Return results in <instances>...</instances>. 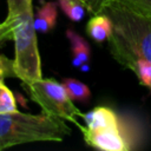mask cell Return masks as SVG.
I'll list each match as a JSON object with an SVG mask.
<instances>
[{
	"instance_id": "5",
	"label": "cell",
	"mask_w": 151,
	"mask_h": 151,
	"mask_svg": "<svg viewBox=\"0 0 151 151\" xmlns=\"http://www.w3.org/2000/svg\"><path fill=\"white\" fill-rule=\"evenodd\" d=\"M84 140L88 146L103 151H130L133 145L132 136L127 132L124 124L119 127L101 130H88L85 126L80 129Z\"/></svg>"
},
{
	"instance_id": "3",
	"label": "cell",
	"mask_w": 151,
	"mask_h": 151,
	"mask_svg": "<svg viewBox=\"0 0 151 151\" xmlns=\"http://www.w3.org/2000/svg\"><path fill=\"white\" fill-rule=\"evenodd\" d=\"M70 134L71 129L64 119L45 112L0 114V150L34 142H63Z\"/></svg>"
},
{
	"instance_id": "16",
	"label": "cell",
	"mask_w": 151,
	"mask_h": 151,
	"mask_svg": "<svg viewBox=\"0 0 151 151\" xmlns=\"http://www.w3.org/2000/svg\"><path fill=\"white\" fill-rule=\"evenodd\" d=\"M7 39H9V38L7 37V34H6V32H5L4 25H2V24H0V44H1V42H4V41H5V40H7Z\"/></svg>"
},
{
	"instance_id": "2",
	"label": "cell",
	"mask_w": 151,
	"mask_h": 151,
	"mask_svg": "<svg viewBox=\"0 0 151 151\" xmlns=\"http://www.w3.org/2000/svg\"><path fill=\"white\" fill-rule=\"evenodd\" d=\"M7 7L2 25L7 37L14 41V77L28 85L42 78L32 0H7Z\"/></svg>"
},
{
	"instance_id": "1",
	"label": "cell",
	"mask_w": 151,
	"mask_h": 151,
	"mask_svg": "<svg viewBox=\"0 0 151 151\" xmlns=\"http://www.w3.org/2000/svg\"><path fill=\"white\" fill-rule=\"evenodd\" d=\"M112 20L107 39L112 58L132 71L139 83L151 91V18L138 14L118 1L104 9Z\"/></svg>"
},
{
	"instance_id": "10",
	"label": "cell",
	"mask_w": 151,
	"mask_h": 151,
	"mask_svg": "<svg viewBox=\"0 0 151 151\" xmlns=\"http://www.w3.org/2000/svg\"><path fill=\"white\" fill-rule=\"evenodd\" d=\"M61 84L64 85L68 97L76 101H88L91 98V91L86 84L74 78H64Z\"/></svg>"
},
{
	"instance_id": "12",
	"label": "cell",
	"mask_w": 151,
	"mask_h": 151,
	"mask_svg": "<svg viewBox=\"0 0 151 151\" xmlns=\"http://www.w3.org/2000/svg\"><path fill=\"white\" fill-rule=\"evenodd\" d=\"M59 6L72 21H80L86 9V7L83 4L74 0H59Z\"/></svg>"
},
{
	"instance_id": "8",
	"label": "cell",
	"mask_w": 151,
	"mask_h": 151,
	"mask_svg": "<svg viewBox=\"0 0 151 151\" xmlns=\"http://www.w3.org/2000/svg\"><path fill=\"white\" fill-rule=\"evenodd\" d=\"M66 37L71 44L72 65L74 67H80L83 64H88L91 57V48L88 42L71 28L66 31Z\"/></svg>"
},
{
	"instance_id": "11",
	"label": "cell",
	"mask_w": 151,
	"mask_h": 151,
	"mask_svg": "<svg viewBox=\"0 0 151 151\" xmlns=\"http://www.w3.org/2000/svg\"><path fill=\"white\" fill-rule=\"evenodd\" d=\"M17 110V99L14 93L5 85L4 81H0V114L12 113Z\"/></svg>"
},
{
	"instance_id": "4",
	"label": "cell",
	"mask_w": 151,
	"mask_h": 151,
	"mask_svg": "<svg viewBox=\"0 0 151 151\" xmlns=\"http://www.w3.org/2000/svg\"><path fill=\"white\" fill-rule=\"evenodd\" d=\"M26 86L31 99L41 107L42 112L68 120L79 129L84 126L78 122V118H83L84 113L73 104L61 83L41 78Z\"/></svg>"
},
{
	"instance_id": "9",
	"label": "cell",
	"mask_w": 151,
	"mask_h": 151,
	"mask_svg": "<svg viewBox=\"0 0 151 151\" xmlns=\"http://www.w3.org/2000/svg\"><path fill=\"white\" fill-rule=\"evenodd\" d=\"M58 18L57 2H44L34 17V27L35 31L41 33H47L52 31L55 26Z\"/></svg>"
},
{
	"instance_id": "7",
	"label": "cell",
	"mask_w": 151,
	"mask_h": 151,
	"mask_svg": "<svg viewBox=\"0 0 151 151\" xmlns=\"http://www.w3.org/2000/svg\"><path fill=\"white\" fill-rule=\"evenodd\" d=\"M112 32V20L106 13L93 14L86 25V33L97 42L107 41Z\"/></svg>"
},
{
	"instance_id": "13",
	"label": "cell",
	"mask_w": 151,
	"mask_h": 151,
	"mask_svg": "<svg viewBox=\"0 0 151 151\" xmlns=\"http://www.w3.org/2000/svg\"><path fill=\"white\" fill-rule=\"evenodd\" d=\"M123 4L131 11L151 18V0H113Z\"/></svg>"
},
{
	"instance_id": "14",
	"label": "cell",
	"mask_w": 151,
	"mask_h": 151,
	"mask_svg": "<svg viewBox=\"0 0 151 151\" xmlns=\"http://www.w3.org/2000/svg\"><path fill=\"white\" fill-rule=\"evenodd\" d=\"M13 60L8 59L5 55H0V81H4L5 78L13 77Z\"/></svg>"
},
{
	"instance_id": "15",
	"label": "cell",
	"mask_w": 151,
	"mask_h": 151,
	"mask_svg": "<svg viewBox=\"0 0 151 151\" xmlns=\"http://www.w3.org/2000/svg\"><path fill=\"white\" fill-rule=\"evenodd\" d=\"M113 0H87V12H90L92 15L103 13L106 6L112 2Z\"/></svg>"
},
{
	"instance_id": "17",
	"label": "cell",
	"mask_w": 151,
	"mask_h": 151,
	"mask_svg": "<svg viewBox=\"0 0 151 151\" xmlns=\"http://www.w3.org/2000/svg\"><path fill=\"white\" fill-rule=\"evenodd\" d=\"M74 1H78V2L83 4V5L86 7V9H87V0H74Z\"/></svg>"
},
{
	"instance_id": "6",
	"label": "cell",
	"mask_w": 151,
	"mask_h": 151,
	"mask_svg": "<svg viewBox=\"0 0 151 151\" xmlns=\"http://www.w3.org/2000/svg\"><path fill=\"white\" fill-rule=\"evenodd\" d=\"M85 127L88 130H101L110 127H119L123 122L118 114L110 107L97 106L83 114Z\"/></svg>"
}]
</instances>
